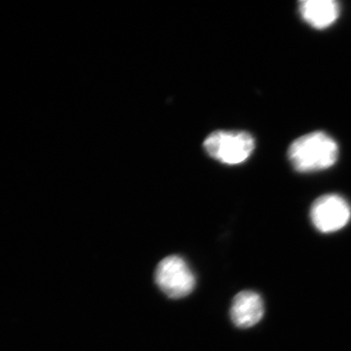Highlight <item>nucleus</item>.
Instances as JSON below:
<instances>
[{"instance_id":"7ed1b4c3","label":"nucleus","mask_w":351,"mask_h":351,"mask_svg":"<svg viewBox=\"0 0 351 351\" xmlns=\"http://www.w3.org/2000/svg\"><path fill=\"white\" fill-rule=\"evenodd\" d=\"M156 282L171 299L188 297L195 290V274L188 263L179 256H169L157 265Z\"/></svg>"},{"instance_id":"f03ea898","label":"nucleus","mask_w":351,"mask_h":351,"mask_svg":"<svg viewBox=\"0 0 351 351\" xmlns=\"http://www.w3.org/2000/svg\"><path fill=\"white\" fill-rule=\"evenodd\" d=\"M205 152L212 158L228 165L245 162L255 151V138L248 132L216 131L204 141Z\"/></svg>"},{"instance_id":"f257e3e1","label":"nucleus","mask_w":351,"mask_h":351,"mask_svg":"<svg viewBox=\"0 0 351 351\" xmlns=\"http://www.w3.org/2000/svg\"><path fill=\"white\" fill-rule=\"evenodd\" d=\"M339 152V145L331 136L324 132H311L291 144L288 158L298 172H317L334 166Z\"/></svg>"},{"instance_id":"20e7f679","label":"nucleus","mask_w":351,"mask_h":351,"mask_svg":"<svg viewBox=\"0 0 351 351\" xmlns=\"http://www.w3.org/2000/svg\"><path fill=\"white\" fill-rule=\"evenodd\" d=\"M350 219V203L339 195L320 196L311 206V223L319 232H339L348 225Z\"/></svg>"},{"instance_id":"39448f33","label":"nucleus","mask_w":351,"mask_h":351,"mask_svg":"<svg viewBox=\"0 0 351 351\" xmlns=\"http://www.w3.org/2000/svg\"><path fill=\"white\" fill-rule=\"evenodd\" d=\"M265 315L262 297L254 291H242L230 306V318L235 326L248 329L257 325Z\"/></svg>"},{"instance_id":"423d86ee","label":"nucleus","mask_w":351,"mask_h":351,"mask_svg":"<svg viewBox=\"0 0 351 351\" xmlns=\"http://www.w3.org/2000/svg\"><path fill=\"white\" fill-rule=\"evenodd\" d=\"M300 15L307 25L315 29H325L338 20L341 7L335 0H302Z\"/></svg>"}]
</instances>
